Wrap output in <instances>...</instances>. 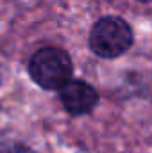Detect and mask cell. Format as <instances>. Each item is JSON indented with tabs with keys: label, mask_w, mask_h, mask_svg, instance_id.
I'll list each match as a JSON object with an SVG mask.
<instances>
[{
	"label": "cell",
	"mask_w": 152,
	"mask_h": 153,
	"mask_svg": "<svg viewBox=\"0 0 152 153\" xmlns=\"http://www.w3.org/2000/svg\"><path fill=\"white\" fill-rule=\"evenodd\" d=\"M0 153H32L25 144H20V143H7V144H2L0 146Z\"/></svg>",
	"instance_id": "277c9868"
},
{
	"label": "cell",
	"mask_w": 152,
	"mask_h": 153,
	"mask_svg": "<svg viewBox=\"0 0 152 153\" xmlns=\"http://www.w3.org/2000/svg\"><path fill=\"white\" fill-rule=\"evenodd\" d=\"M59 98L65 111L72 116H84L91 112L99 103V94L88 82L70 80L59 89Z\"/></svg>",
	"instance_id": "3957f363"
},
{
	"label": "cell",
	"mask_w": 152,
	"mask_h": 153,
	"mask_svg": "<svg viewBox=\"0 0 152 153\" xmlns=\"http://www.w3.org/2000/svg\"><path fill=\"white\" fill-rule=\"evenodd\" d=\"M29 73L39 87L57 91L72 80L74 64L65 50L45 46L32 53L29 61Z\"/></svg>",
	"instance_id": "6da1fadb"
},
{
	"label": "cell",
	"mask_w": 152,
	"mask_h": 153,
	"mask_svg": "<svg viewBox=\"0 0 152 153\" xmlns=\"http://www.w3.org/2000/svg\"><path fill=\"white\" fill-rule=\"evenodd\" d=\"M90 48L102 59H116L132 46V29L120 16H104L97 20L90 32Z\"/></svg>",
	"instance_id": "7a4b0ae2"
},
{
	"label": "cell",
	"mask_w": 152,
	"mask_h": 153,
	"mask_svg": "<svg viewBox=\"0 0 152 153\" xmlns=\"http://www.w3.org/2000/svg\"><path fill=\"white\" fill-rule=\"evenodd\" d=\"M138 2H152V0H138Z\"/></svg>",
	"instance_id": "5b68a950"
}]
</instances>
